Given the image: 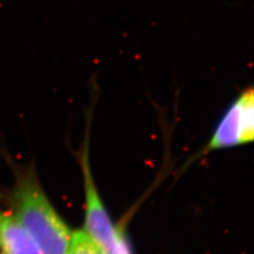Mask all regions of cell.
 Here are the masks:
<instances>
[{"instance_id": "cell-1", "label": "cell", "mask_w": 254, "mask_h": 254, "mask_svg": "<svg viewBox=\"0 0 254 254\" xmlns=\"http://www.w3.org/2000/svg\"><path fill=\"white\" fill-rule=\"evenodd\" d=\"M9 210L27 229L44 254H67L73 232L58 214L33 168L15 171L8 195Z\"/></svg>"}, {"instance_id": "cell-2", "label": "cell", "mask_w": 254, "mask_h": 254, "mask_svg": "<svg viewBox=\"0 0 254 254\" xmlns=\"http://www.w3.org/2000/svg\"><path fill=\"white\" fill-rule=\"evenodd\" d=\"M254 92L253 86L238 93L219 120L207 151L244 145L254 140Z\"/></svg>"}, {"instance_id": "cell-3", "label": "cell", "mask_w": 254, "mask_h": 254, "mask_svg": "<svg viewBox=\"0 0 254 254\" xmlns=\"http://www.w3.org/2000/svg\"><path fill=\"white\" fill-rule=\"evenodd\" d=\"M83 174L86 194V217L84 231L105 254H122V247L116 229L101 200L92 180L90 165L83 160Z\"/></svg>"}, {"instance_id": "cell-4", "label": "cell", "mask_w": 254, "mask_h": 254, "mask_svg": "<svg viewBox=\"0 0 254 254\" xmlns=\"http://www.w3.org/2000/svg\"><path fill=\"white\" fill-rule=\"evenodd\" d=\"M0 254H44L9 209L0 207Z\"/></svg>"}, {"instance_id": "cell-5", "label": "cell", "mask_w": 254, "mask_h": 254, "mask_svg": "<svg viewBox=\"0 0 254 254\" xmlns=\"http://www.w3.org/2000/svg\"><path fill=\"white\" fill-rule=\"evenodd\" d=\"M67 254H105L84 231L73 233Z\"/></svg>"}]
</instances>
